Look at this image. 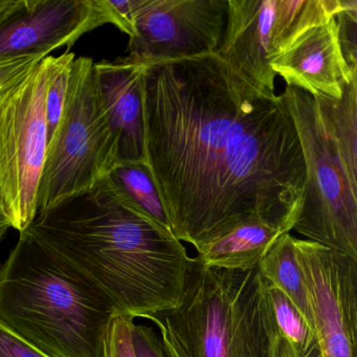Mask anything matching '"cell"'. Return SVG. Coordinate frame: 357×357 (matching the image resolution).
Masks as SVG:
<instances>
[{
	"label": "cell",
	"instance_id": "cell-16",
	"mask_svg": "<svg viewBox=\"0 0 357 357\" xmlns=\"http://www.w3.org/2000/svg\"><path fill=\"white\" fill-rule=\"evenodd\" d=\"M314 98L326 133L347 172L357 181V76L347 85L342 99Z\"/></svg>",
	"mask_w": 357,
	"mask_h": 357
},
{
	"label": "cell",
	"instance_id": "cell-13",
	"mask_svg": "<svg viewBox=\"0 0 357 357\" xmlns=\"http://www.w3.org/2000/svg\"><path fill=\"white\" fill-rule=\"evenodd\" d=\"M278 0H227V24L218 54L244 76L275 93L269 66L271 33Z\"/></svg>",
	"mask_w": 357,
	"mask_h": 357
},
{
	"label": "cell",
	"instance_id": "cell-24",
	"mask_svg": "<svg viewBox=\"0 0 357 357\" xmlns=\"http://www.w3.org/2000/svg\"><path fill=\"white\" fill-rule=\"evenodd\" d=\"M45 57L47 56L30 55L0 60V93L22 78Z\"/></svg>",
	"mask_w": 357,
	"mask_h": 357
},
{
	"label": "cell",
	"instance_id": "cell-14",
	"mask_svg": "<svg viewBox=\"0 0 357 357\" xmlns=\"http://www.w3.org/2000/svg\"><path fill=\"white\" fill-rule=\"evenodd\" d=\"M284 229L261 221H250L202 246L196 255L204 266L250 271L257 268Z\"/></svg>",
	"mask_w": 357,
	"mask_h": 357
},
{
	"label": "cell",
	"instance_id": "cell-23",
	"mask_svg": "<svg viewBox=\"0 0 357 357\" xmlns=\"http://www.w3.org/2000/svg\"><path fill=\"white\" fill-rule=\"evenodd\" d=\"M131 337L135 357H165L160 335L153 327L135 323Z\"/></svg>",
	"mask_w": 357,
	"mask_h": 357
},
{
	"label": "cell",
	"instance_id": "cell-27",
	"mask_svg": "<svg viewBox=\"0 0 357 357\" xmlns=\"http://www.w3.org/2000/svg\"><path fill=\"white\" fill-rule=\"evenodd\" d=\"M279 357H298V354L292 350L287 342L281 336V344H280Z\"/></svg>",
	"mask_w": 357,
	"mask_h": 357
},
{
	"label": "cell",
	"instance_id": "cell-18",
	"mask_svg": "<svg viewBox=\"0 0 357 357\" xmlns=\"http://www.w3.org/2000/svg\"><path fill=\"white\" fill-rule=\"evenodd\" d=\"M108 177L137 210L171 231L168 217L147 162L118 165L110 171Z\"/></svg>",
	"mask_w": 357,
	"mask_h": 357
},
{
	"label": "cell",
	"instance_id": "cell-11",
	"mask_svg": "<svg viewBox=\"0 0 357 357\" xmlns=\"http://www.w3.org/2000/svg\"><path fill=\"white\" fill-rule=\"evenodd\" d=\"M269 66L287 86L312 97L340 100L347 85L357 76V68H350L344 58L336 18L307 32Z\"/></svg>",
	"mask_w": 357,
	"mask_h": 357
},
{
	"label": "cell",
	"instance_id": "cell-21",
	"mask_svg": "<svg viewBox=\"0 0 357 357\" xmlns=\"http://www.w3.org/2000/svg\"><path fill=\"white\" fill-rule=\"evenodd\" d=\"M135 319L114 314L110 319L104 335L101 357H135L131 331Z\"/></svg>",
	"mask_w": 357,
	"mask_h": 357
},
{
	"label": "cell",
	"instance_id": "cell-12",
	"mask_svg": "<svg viewBox=\"0 0 357 357\" xmlns=\"http://www.w3.org/2000/svg\"><path fill=\"white\" fill-rule=\"evenodd\" d=\"M145 70L146 66L128 57L96 63L98 89L116 143L118 165L146 162L143 114Z\"/></svg>",
	"mask_w": 357,
	"mask_h": 357
},
{
	"label": "cell",
	"instance_id": "cell-5",
	"mask_svg": "<svg viewBox=\"0 0 357 357\" xmlns=\"http://www.w3.org/2000/svg\"><path fill=\"white\" fill-rule=\"evenodd\" d=\"M118 165L116 143L100 97L96 62H73L61 121L47 143L38 212L89 191Z\"/></svg>",
	"mask_w": 357,
	"mask_h": 357
},
{
	"label": "cell",
	"instance_id": "cell-25",
	"mask_svg": "<svg viewBox=\"0 0 357 357\" xmlns=\"http://www.w3.org/2000/svg\"><path fill=\"white\" fill-rule=\"evenodd\" d=\"M0 357H49L0 321Z\"/></svg>",
	"mask_w": 357,
	"mask_h": 357
},
{
	"label": "cell",
	"instance_id": "cell-6",
	"mask_svg": "<svg viewBox=\"0 0 357 357\" xmlns=\"http://www.w3.org/2000/svg\"><path fill=\"white\" fill-rule=\"evenodd\" d=\"M300 139L306 185L296 233L357 260V181L326 133L314 97L286 85L281 95Z\"/></svg>",
	"mask_w": 357,
	"mask_h": 357
},
{
	"label": "cell",
	"instance_id": "cell-22",
	"mask_svg": "<svg viewBox=\"0 0 357 357\" xmlns=\"http://www.w3.org/2000/svg\"><path fill=\"white\" fill-rule=\"evenodd\" d=\"M100 11L106 24H114L129 38L135 34V14L141 0H97Z\"/></svg>",
	"mask_w": 357,
	"mask_h": 357
},
{
	"label": "cell",
	"instance_id": "cell-4",
	"mask_svg": "<svg viewBox=\"0 0 357 357\" xmlns=\"http://www.w3.org/2000/svg\"><path fill=\"white\" fill-rule=\"evenodd\" d=\"M114 309L20 233L0 265V321L49 357H101Z\"/></svg>",
	"mask_w": 357,
	"mask_h": 357
},
{
	"label": "cell",
	"instance_id": "cell-8",
	"mask_svg": "<svg viewBox=\"0 0 357 357\" xmlns=\"http://www.w3.org/2000/svg\"><path fill=\"white\" fill-rule=\"evenodd\" d=\"M227 13V0H141L127 57L148 66L216 54Z\"/></svg>",
	"mask_w": 357,
	"mask_h": 357
},
{
	"label": "cell",
	"instance_id": "cell-7",
	"mask_svg": "<svg viewBox=\"0 0 357 357\" xmlns=\"http://www.w3.org/2000/svg\"><path fill=\"white\" fill-rule=\"evenodd\" d=\"M59 57L47 56L0 93V208L22 233L38 213L47 148V93Z\"/></svg>",
	"mask_w": 357,
	"mask_h": 357
},
{
	"label": "cell",
	"instance_id": "cell-17",
	"mask_svg": "<svg viewBox=\"0 0 357 357\" xmlns=\"http://www.w3.org/2000/svg\"><path fill=\"white\" fill-rule=\"evenodd\" d=\"M294 237L290 233L282 235L259 263L258 271L269 286L289 300L315 332L308 296L294 255Z\"/></svg>",
	"mask_w": 357,
	"mask_h": 357
},
{
	"label": "cell",
	"instance_id": "cell-1",
	"mask_svg": "<svg viewBox=\"0 0 357 357\" xmlns=\"http://www.w3.org/2000/svg\"><path fill=\"white\" fill-rule=\"evenodd\" d=\"M143 114L146 162L176 239L198 252L250 221L292 231L307 172L281 96L211 54L146 66Z\"/></svg>",
	"mask_w": 357,
	"mask_h": 357
},
{
	"label": "cell",
	"instance_id": "cell-15",
	"mask_svg": "<svg viewBox=\"0 0 357 357\" xmlns=\"http://www.w3.org/2000/svg\"><path fill=\"white\" fill-rule=\"evenodd\" d=\"M353 0H278L271 33L269 63L307 32L328 24Z\"/></svg>",
	"mask_w": 357,
	"mask_h": 357
},
{
	"label": "cell",
	"instance_id": "cell-28",
	"mask_svg": "<svg viewBox=\"0 0 357 357\" xmlns=\"http://www.w3.org/2000/svg\"><path fill=\"white\" fill-rule=\"evenodd\" d=\"M10 223L8 222L3 210L0 208V241L3 240V236L7 233L8 229H10Z\"/></svg>",
	"mask_w": 357,
	"mask_h": 357
},
{
	"label": "cell",
	"instance_id": "cell-10",
	"mask_svg": "<svg viewBox=\"0 0 357 357\" xmlns=\"http://www.w3.org/2000/svg\"><path fill=\"white\" fill-rule=\"evenodd\" d=\"M104 24L97 0H24L0 24V60L70 50Z\"/></svg>",
	"mask_w": 357,
	"mask_h": 357
},
{
	"label": "cell",
	"instance_id": "cell-9",
	"mask_svg": "<svg viewBox=\"0 0 357 357\" xmlns=\"http://www.w3.org/2000/svg\"><path fill=\"white\" fill-rule=\"evenodd\" d=\"M321 357H356L357 260L294 237Z\"/></svg>",
	"mask_w": 357,
	"mask_h": 357
},
{
	"label": "cell",
	"instance_id": "cell-3",
	"mask_svg": "<svg viewBox=\"0 0 357 357\" xmlns=\"http://www.w3.org/2000/svg\"><path fill=\"white\" fill-rule=\"evenodd\" d=\"M148 319L165 357H279L281 334L258 267H206L194 257L178 306Z\"/></svg>",
	"mask_w": 357,
	"mask_h": 357
},
{
	"label": "cell",
	"instance_id": "cell-2",
	"mask_svg": "<svg viewBox=\"0 0 357 357\" xmlns=\"http://www.w3.org/2000/svg\"><path fill=\"white\" fill-rule=\"evenodd\" d=\"M22 234L101 294L114 314L148 319L176 308L193 258L105 177L37 213Z\"/></svg>",
	"mask_w": 357,
	"mask_h": 357
},
{
	"label": "cell",
	"instance_id": "cell-19",
	"mask_svg": "<svg viewBox=\"0 0 357 357\" xmlns=\"http://www.w3.org/2000/svg\"><path fill=\"white\" fill-rule=\"evenodd\" d=\"M268 288L282 337L298 357H321L319 338L314 330L280 290L269 285Z\"/></svg>",
	"mask_w": 357,
	"mask_h": 357
},
{
	"label": "cell",
	"instance_id": "cell-20",
	"mask_svg": "<svg viewBox=\"0 0 357 357\" xmlns=\"http://www.w3.org/2000/svg\"><path fill=\"white\" fill-rule=\"evenodd\" d=\"M57 68L54 73L53 78L50 82L47 93V143L51 141L61 121L66 105V95H68V81H70V68L76 59V55L70 52H66L58 56Z\"/></svg>",
	"mask_w": 357,
	"mask_h": 357
},
{
	"label": "cell",
	"instance_id": "cell-26",
	"mask_svg": "<svg viewBox=\"0 0 357 357\" xmlns=\"http://www.w3.org/2000/svg\"><path fill=\"white\" fill-rule=\"evenodd\" d=\"M24 0H0V24H3L14 12L17 11Z\"/></svg>",
	"mask_w": 357,
	"mask_h": 357
}]
</instances>
